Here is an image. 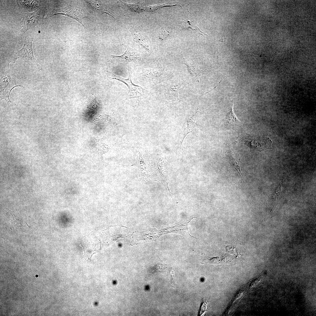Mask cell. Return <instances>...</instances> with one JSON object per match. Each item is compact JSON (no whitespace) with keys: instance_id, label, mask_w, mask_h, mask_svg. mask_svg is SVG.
Returning a JSON list of instances; mask_svg holds the SVG:
<instances>
[{"instance_id":"obj_19","label":"cell","mask_w":316,"mask_h":316,"mask_svg":"<svg viewBox=\"0 0 316 316\" xmlns=\"http://www.w3.org/2000/svg\"><path fill=\"white\" fill-rule=\"evenodd\" d=\"M179 25L182 30L189 28L194 31L198 32L204 37V35L203 34L208 35L207 34L201 31L199 28L196 25H195L193 23L190 21V20H188V19L183 20Z\"/></svg>"},{"instance_id":"obj_8","label":"cell","mask_w":316,"mask_h":316,"mask_svg":"<svg viewBox=\"0 0 316 316\" xmlns=\"http://www.w3.org/2000/svg\"><path fill=\"white\" fill-rule=\"evenodd\" d=\"M244 143L251 150L261 151L267 149H272V141L269 138L259 136L248 135L243 138Z\"/></svg>"},{"instance_id":"obj_9","label":"cell","mask_w":316,"mask_h":316,"mask_svg":"<svg viewBox=\"0 0 316 316\" xmlns=\"http://www.w3.org/2000/svg\"><path fill=\"white\" fill-rule=\"evenodd\" d=\"M45 13L44 8H41L37 9L32 13L23 14L22 22L23 23V26L20 31V32L24 33L30 29L34 28L39 23L42 22Z\"/></svg>"},{"instance_id":"obj_25","label":"cell","mask_w":316,"mask_h":316,"mask_svg":"<svg viewBox=\"0 0 316 316\" xmlns=\"http://www.w3.org/2000/svg\"><path fill=\"white\" fill-rule=\"evenodd\" d=\"M26 224L27 225V226H28V227H29V228H34V229H35V228H33V227H31V226H28V224H27V223H26Z\"/></svg>"},{"instance_id":"obj_14","label":"cell","mask_w":316,"mask_h":316,"mask_svg":"<svg viewBox=\"0 0 316 316\" xmlns=\"http://www.w3.org/2000/svg\"><path fill=\"white\" fill-rule=\"evenodd\" d=\"M199 114L200 111L198 104L197 109L195 115L193 116L188 118L187 120V126L186 128H184L183 130V137L181 145V147L184 139L187 135L190 133H194L195 130L197 126Z\"/></svg>"},{"instance_id":"obj_23","label":"cell","mask_w":316,"mask_h":316,"mask_svg":"<svg viewBox=\"0 0 316 316\" xmlns=\"http://www.w3.org/2000/svg\"><path fill=\"white\" fill-rule=\"evenodd\" d=\"M207 304L206 302L203 301L200 310V315H202L205 311L207 308Z\"/></svg>"},{"instance_id":"obj_21","label":"cell","mask_w":316,"mask_h":316,"mask_svg":"<svg viewBox=\"0 0 316 316\" xmlns=\"http://www.w3.org/2000/svg\"><path fill=\"white\" fill-rule=\"evenodd\" d=\"M166 268V265L157 263L155 265L150 269V273L153 274L155 272H165Z\"/></svg>"},{"instance_id":"obj_7","label":"cell","mask_w":316,"mask_h":316,"mask_svg":"<svg viewBox=\"0 0 316 316\" xmlns=\"http://www.w3.org/2000/svg\"><path fill=\"white\" fill-rule=\"evenodd\" d=\"M102 140V139L90 137L86 140V145L89 149L88 158L92 163H96L102 159V154L105 153V149L107 148Z\"/></svg>"},{"instance_id":"obj_22","label":"cell","mask_w":316,"mask_h":316,"mask_svg":"<svg viewBox=\"0 0 316 316\" xmlns=\"http://www.w3.org/2000/svg\"><path fill=\"white\" fill-rule=\"evenodd\" d=\"M169 32L166 30L163 31L159 35V38L161 40H163L166 38L169 35Z\"/></svg>"},{"instance_id":"obj_12","label":"cell","mask_w":316,"mask_h":316,"mask_svg":"<svg viewBox=\"0 0 316 316\" xmlns=\"http://www.w3.org/2000/svg\"><path fill=\"white\" fill-rule=\"evenodd\" d=\"M184 64L187 66L188 71L192 77L193 84L200 75L207 72L205 69L195 60H186Z\"/></svg>"},{"instance_id":"obj_2","label":"cell","mask_w":316,"mask_h":316,"mask_svg":"<svg viewBox=\"0 0 316 316\" xmlns=\"http://www.w3.org/2000/svg\"><path fill=\"white\" fill-rule=\"evenodd\" d=\"M58 14L64 15L74 19L84 27L82 20L84 18H92L91 15L84 9L78 6L71 5L59 8H49L46 12L45 19Z\"/></svg>"},{"instance_id":"obj_24","label":"cell","mask_w":316,"mask_h":316,"mask_svg":"<svg viewBox=\"0 0 316 316\" xmlns=\"http://www.w3.org/2000/svg\"><path fill=\"white\" fill-rule=\"evenodd\" d=\"M169 273L171 276V282L173 284L175 283V282L174 281V278H175L174 272V269L173 268H171V269Z\"/></svg>"},{"instance_id":"obj_5","label":"cell","mask_w":316,"mask_h":316,"mask_svg":"<svg viewBox=\"0 0 316 316\" xmlns=\"http://www.w3.org/2000/svg\"><path fill=\"white\" fill-rule=\"evenodd\" d=\"M182 83L177 80H171L159 89V97L162 102H181L178 92Z\"/></svg>"},{"instance_id":"obj_15","label":"cell","mask_w":316,"mask_h":316,"mask_svg":"<svg viewBox=\"0 0 316 316\" xmlns=\"http://www.w3.org/2000/svg\"><path fill=\"white\" fill-rule=\"evenodd\" d=\"M230 163L233 168L235 169L243 180V177L241 171V159L237 154L229 146L227 152Z\"/></svg>"},{"instance_id":"obj_26","label":"cell","mask_w":316,"mask_h":316,"mask_svg":"<svg viewBox=\"0 0 316 316\" xmlns=\"http://www.w3.org/2000/svg\"><path fill=\"white\" fill-rule=\"evenodd\" d=\"M3 238L4 239V238ZM4 242L5 243V239H4Z\"/></svg>"},{"instance_id":"obj_20","label":"cell","mask_w":316,"mask_h":316,"mask_svg":"<svg viewBox=\"0 0 316 316\" xmlns=\"http://www.w3.org/2000/svg\"><path fill=\"white\" fill-rule=\"evenodd\" d=\"M221 258L219 257H216L213 258L207 256H204L202 257L201 260V263L204 264H219L221 263H224V261Z\"/></svg>"},{"instance_id":"obj_17","label":"cell","mask_w":316,"mask_h":316,"mask_svg":"<svg viewBox=\"0 0 316 316\" xmlns=\"http://www.w3.org/2000/svg\"><path fill=\"white\" fill-rule=\"evenodd\" d=\"M115 226H111L104 231L102 233L103 240L105 241H115L117 238L123 236L121 230H118L120 228Z\"/></svg>"},{"instance_id":"obj_3","label":"cell","mask_w":316,"mask_h":316,"mask_svg":"<svg viewBox=\"0 0 316 316\" xmlns=\"http://www.w3.org/2000/svg\"><path fill=\"white\" fill-rule=\"evenodd\" d=\"M10 61L7 63L0 69V101L5 99L6 103L4 107L9 102H11L9 97L11 90L14 87L23 85L16 84L10 75L9 65Z\"/></svg>"},{"instance_id":"obj_13","label":"cell","mask_w":316,"mask_h":316,"mask_svg":"<svg viewBox=\"0 0 316 316\" xmlns=\"http://www.w3.org/2000/svg\"><path fill=\"white\" fill-rule=\"evenodd\" d=\"M111 56L113 61L117 63L129 62L135 61L139 58L134 50L129 47L122 55L118 56L111 55Z\"/></svg>"},{"instance_id":"obj_18","label":"cell","mask_w":316,"mask_h":316,"mask_svg":"<svg viewBox=\"0 0 316 316\" xmlns=\"http://www.w3.org/2000/svg\"><path fill=\"white\" fill-rule=\"evenodd\" d=\"M130 31L133 40L142 46L148 52L150 53L151 50L147 44L145 39L142 35L133 28L130 29Z\"/></svg>"},{"instance_id":"obj_10","label":"cell","mask_w":316,"mask_h":316,"mask_svg":"<svg viewBox=\"0 0 316 316\" xmlns=\"http://www.w3.org/2000/svg\"><path fill=\"white\" fill-rule=\"evenodd\" d=\"M81 245L83 247L86 258L90 261L91 257L97 253L100 247V243L93 235H87L82 238L81 240Z\"/></svg>"},{"instance_id":"obj_6","label":"cell","mask_w":316,"mask_h":316,"mask_svg":"<svg viewBox=\"0 0 316 316\" xmlns=\"http://www.w3.org/2000/svg\"><path fill=\"white\" fill-rule=\"evenodd\" d=\"M129 76L128 79H125L120 76L111 73L112 79H115L125 84L128 86V90L127 93L129 99L137 98L139 100L146 98L148 95V91L141 86L134 84L131 80L132 73L128 70Z\"/></svg>"},{"instance_id":"obj_4","label":"cell","mask_w":316,"mask_h":316,"mask_svg":"<svg viewBox=\"0 0 316 316\" xmlns=\"http://www.w3.org/2000/svg\"><path fill=\"white\" fill-rule=\"evenodd\" d=\"M32 38L25 37L23 47L14 55L12 60L14 63L17 59H21L39 71L42 69V67L34 56L32 47Z\"/></svg>"},{"instance_id":"obj_16","label":"cell","mask_w":316,"mask_h":316,"mask_svg":"<svg viewBox=\"0 0 316 316\" xmlns=\"http://www.w3.org/2000/svg\"><path fill=\"white\" fill-rule=\"evenodd\" d=\"M92 9L102 14L106 13L114 18L110 11L111 9L106 5L99 1H85Z\"/></svg>"},{"instance_id":"obj_11","label":"cell","mask_w":316,"mask_h":316,"mask_svg":"<svg viewBox=\"0 0 316 316\" xmlns=\"http://www.w3.org/2000/svg\"><path fill=\"white\" fill-rule=\"evenodd\" d=\"M233 103L230 101L227 107L225 113L224 127L227 129H232L235 131L241 130L243 126L238 120L233 111Z\"/></svg>"},{"instance_id":"obj_1","label":"cell","mask_w":316,"mask_h":316,"mask_svg":"<svg viewBox=\"0 0 316 316\" xmlns=\"http://www.w3.org/2000/svg\"><path fill=\"white\" fill-rule=\"evenodd\" d=\"M137 76L143 84L152 86L169 80L173 76V73L169 68L158 66L151 69L140 68Z\"/></svg>"}]
</instances>
